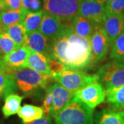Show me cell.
Here are the masks:
<instances>
[{
  "instance_id": "d6986e66",
  "label": "cell",
  "mask_w": 124,
  "mask_h": 124,
  "mask_svg": "<svg viewBox=\"0 0 124 124\" xmlns=\"http://www.w3.org/2000/svg\"><path fill=\"white\" fill-rule=\"evenodd\" d=\"M4 31L13 40L18 48L25 46L26 43L28 34L23 22L14 23L5 29Z\"/></svg>"
},
{
  "instance_id": "7402d4cb",
  "label": "cell",
  "mask_w": 124,
  "mask_h": 124,
  "mask_svg": "<svg viewBox=\"0 0 124 124\" xmlns=\"http://www.w3.org/2000/svg\"><path fill=\"white\" fill-rule=\"evenodd\" d=\"M97 124H124V111H102L98 115Z\"/></svg>"
},
{
  "instance_id": "cb8c5ba5",
  "label": "cell",
  "mask_w": 124,
  "mask_h": 124,
  "mask_svg": "<svg viewBox=\"0 0 124 124\" xmlns=\"http://www.w3.org/2000/svg\"><path fill=\"white\" fill-rule=\"evenodd\" d=\"M106 98L108 103L116 109L124 108V85L106 90Z\"/></svg>"
},
{
  "instance_id": "ffe728a7",
  "label": "cell",
  "mask_w": 124,
  "mask_h": 124,
  "mask_svg": "<svg viewBox=\"0 0 124 124\" xmlns=\"http://www.w3.org/2000/svg\"><path fill=\"white\" fill-rule=\"evenodd\" d=\"M19 117L22 120L23 124H28L44 116L42 108L30 104H25L20 108L18 112Z\"/></svg>"
},
{
  "instance_id": "9a60e30c",
  "label": "cell",
  "mask_w": 124,
  "mask_h": 124,
  "mask_svg": "<svg viewBox=\"0 0 124 124\" xmlns=\"http://www.w3.org/2000/svg\"><path fill=\"white\" fill-rule=\"evenodd\" d=\"M70 26L77 35L86 39H90L95 30L99 26L77 14L72 20Z\"/></svg>"
},
{
  "instance_id": "f546056e",
  "label": "cell",
  "mask_w": 124,
  "mask_h": 124,
  "mask_svg": "<svg viewBox=\"0 0 124 124\" xmlns=\"http://www.w3.org/2000/svg\"><path fill=\"white\" fill-rule=\"evenodd\" d=\"M22 8L28 12H37L41 10V2L40 0H22Z\"/></svg>"
},
{
  "instance_id": "e575fe53",
  "label": "cell",
  "mask_w": 124,
  "mask_h": 124,
  "mask_svg": "<svg viewBox=\"0 0 124 124\" xmlns=\"http://www.w3.org/2000/svg\"><path fill=\"white\" fill-rule=\"evenodd\" d=\"M123 111H124V110H123Z\"/></svg>"
},
{
  "instance_id": "1f68e13d",
  "label": "cell",
  "mask_w": 124,
  "mask_h": 124,
  "mask_svg": "<svg viewBox=\"0 0 124 124\" xmlns=\"http://www.w3.org/2000/svg\"><path fill=\"white\" fill-rule=\"evenodd\" d=\"M50 124V120L49 119V117L46 116H43L42 118L39 119L35 120L34 121H32L31 123H28V124Z\"/></svg>"
},
{
  "instance_id": "4316f807",
  "label": "cell",
  "mask_w": 124,
  "mask_h": 124,
  "mask_svg": "<svg viewBox=\"0 0 124 124\" xmlns=\"http://www.w3.org/2000/svg\"><path fill=\"white\" fill-rule=\"evenodd\" d=\"M106 16L124 15V0H115L105 5Z\"/></svg>"
},
{
  "instance_id": "5bb4252c",
  "label": "cell",
  "mask_w": 124,
  "mask_h": 124,
  "mask_svg": "<svg viewBox=\"0 0 124 124\" xmlns=\"http://www.w3.org/2000/svg\"><path fill=\"white\" fill-rule=\"evenodd\" d=\"M103 28L106 32L110 46H111L116 39L124 31V15H112L106 16Z\"/></svg>"
},
{
  "instance_id": "8fae6325",
  "label": "cell",
  "mask_w": 124,
  "mask_h": 124,
  "mask_svg": "<svg viewBox=\"0 0 124 124\" xmlns=\"http://www.w3.org/2000/svg\"><path fill=\"white\" fill-rule=\"evenodd\" d=\"M66 25L59 19L44 13V17L38 31L49 39L54 41L58 38L65 30Z\"/></svg>"
},
{
  "instance_id": "ba28073f",
  "label": "cell",
  "mask_w": 124,
  "mask_h": 124,
  "mask_svg": "<svg viewBox=\"0 0 124 124\" xmlns=\"http://www.w3.org/2000/svg\"><path fill=\"white\" fill-rule=\"evenodd\" d=\"M78 15L102 26L106 17L105 4L99 0H81Z\"/></svg>"
},
{
  "instance_id": "7c38bea8",
  "label": "cell",
  "mask_w": 124,
  "mask_h": 124,
  "mask_svg": "<svg viewBox=\"0 0 124 124\" xmlns=\"http://www.w3.org/2000/svg\"><path fill=\"white\" fill-rule=\"evenodd\" d=\"M52 43V40L48 39L37 31L28 35L25 46L28 47L31 51L42 54L48 57L50 55Z\"/></svg>"
},
{
  "instance_id": "5b68a950",
  "label": "cell",
  "mask_w": 124,
  "mask_h": 124,
  "mask_svg": "<svg viewBox=\"0 0 124 124\" xmlns=\"http://www.w3.org/2000/svg\"><path fill=\"white\" fill-rule=\"evenodd\" d=\"M99 82L106 90L124 85V59H114L98 70Z\"/></svg>"
},
{
  "instance_id": "f1b7e54d",
  "label": "cell",
  "mask_w": 124,
  "mask_h": 124,
  "mask_svg": "<svg viewBox=\"0 0 124 124\" xmlns=\"http://www.w3.org/2000/svg\"><path fill=\"white\" fill-rule=\"evenodd\" d=\"M42 109H43L44 116L46 117H49V115L51 113L53 109V94L49 88H48L46 91L44 100L43 102Z\"/></svg>"
},
{
  "instance_id": "277c9868",
  "label": "cell",
  "mask_w": 124,
  "mask_h": 124,
  "mask_svg": "<svg viewBox=\"0 0 124 124\" xmlns=\"http://www.w3.org/2000/svg\"><path fill=\"white\" fill-rule=\"evenodd\" d=\"M51 77L58 84L72 93L99 81L97 74L90 75L79 70L66 69L59 73H53Z\"/></svg>"
},
{
  "instance_id": "d590c367",
  "label": "cell",
  "mask_w": 124,
  "mask_h": 124,
  "mask_svg": "<svg viewBox=\"0 0 124 124\" xmlns=\"http://www.w3.org/2000/svg\"><path fill=\"white\" fill-rule=\"evenodd\" d=\"M1 1V0H0V1Z\"/></svg>"
},
{
  "instance_id": "4fadbf2b",
  "label": "cell",
  "mask_w": 124,
  "mask_h": 124,
  "mask_svg": "<svg viewBox=\"0 0 124 124\" xmlns=\"http://www.w3.org/2000/svg\"><path fill=\"white\" fill-rule=\"evenodd\" d=\"M31 50L23 46L6 54L3 58L4 64L8 68L16 70L26 68Z\"/></svg>"
},
{
  "instance_id": "4dcf8cb0",
  "label": "cell",
  "mask_w": 124,
  "mask_h": 124,
  "mask_svg": "<svg viewBox=\"0 0 124 124\" xmlns=\"http://www.w3.org/2000/svg\"><path fill=\"white\" fill-rule=\"evenodd\" d=\"M48 59V66L50 71L53 73H59L63 72L65 70H66V66L60 61L54 59L53 57H47Z\"/></svg>"
},
{
  "instance_id": "603a6c76",
  "label": "cell",
  "mask_w": 124,
  "mask_h": 124,
  "mask_svg": "<svg viewBox=\"0 0 124 124\" xmlns=\"http://www.w3.org/2000/svg\"><path fill=\"white\" fill-rule=\"evenodd\" d=\"M44 17V11L41 10L37 12H29L23 21L28 35L39 30Z\"/></svg>"
},
{
  "instance_id": "d6a6232c",
  "label": "cell",
  "mask_w": 124,
  "mask_h": 124,
  "mask_svg": "<svg viewBox=\"0 0 124 124\" xmlns=\"http://www.w3.org/2000/svg\"><path fill=\"white\" fill-rule=\"evenodd\" d=\"M6 70V66L4 63L3 58L0 56V70Z\"/></svg>"
},
{
  "instance_id": "d4e9b609",
  "label": "cell",
  "mask_w": 124,
  "mask_h": 124,
  "mask_svg": "<svg viewBox=\"0 0 124 124\" xmlns=\"http://www.w3.org/2000/svg\"><path fill=\"white\" fill-rule=\"evenodd\" d=\"M19 48L10 36L4 31H0V56L4 57L6 54Z\"/></svg>"
},
{
  "instance_id": "836d02e7",
  "label": "cell",
  "mask_w": 124,
  "mask_h": 124,
  "mask_svg": "<svg viewBox=\"0 0 124 124\" xmlns=\"http://www.w3.org/2000/svg\"><path fill=\"white\" fill-rule=\"evenodd\" d=\"M100 2H101L103 4H104L106 5L107 4H108V3H110L112 1H115V0H99Z\"/></svg>"
},
{
  "instance_id": "ac0fdd59",
  "label": "cell",
  "mask_w": 124,
  "mask_h": 124,
  "mask_svg": "<svg viewBox=\"0 0 124 124\" xmlns=\"http://www.w3.org/2000/svg\"><path fill=\"white\" fill-rule=\"evenodd\" d=\"M17 88L15 81L13 72L0 70V100L14 93Z\"/></svg>"
},
{
  "instance_id": "44dd1931",
  "label": "cell",
  "mask_w": 124,
  "mask_h": 124,
  "mask_svg": "<svg viewBox=\"0 0 124 124\" xmlns=\"http://www.w3.org/2000/svg\"><path fill=\"white\" fill-rule=\"evenodd\" d=\"M23 97L16 94H10L5 98L4 104L2 107V112L4 117L8 118L10 116L18 113L21 108V103Z\"/></svg>"
},
{
  "instance_id": "6da1fadb",
  "label": "cell",
  "mask_w": 124,
  "mask_h": 124,
  "mask_svg": "<svg viewBox=\"0 0 124 124\" xmlns=\"http://www.w3.org/2000/svg\"><path fill=\"white\" fill-rule=\"evenodd\" d=\"M50 57L62 62L67 69L87 68L93 62L90 39L77 35L68 24L62 35L53 41Z\"/></svg>"
},
{
  "instance_id": "e0dca14e",
  "label": "cell",
  "mask_w": 124,
  "mask_h": 124,
  "mask_svg": "<svg viewBox=\"0 0 124 124\" xmlns=\"http://www.w3.org/2000/svg\"><path fill=\"white\" fill-rule=\"evenodd\" d=\"M26 68L45 75H52L46 56L31 50L28 59Z\"/></svg>"
},
{
  "instance_id": "30bf717a",
  "label": "cell",
  "mask_w": 124,
  "mask_h": 124,
  "mask_svg": "<svg viewBox=\"0 0 124 124\" xmlns=\"http://www.w3.org/2000/svg\"><path fill=\"white\" fill-rule=\"evenodd\" d=\"M53 94V109L51 114L55 117L72 101L75 93H72L61 84L56 83L48 88Z\"/></svg>"
},
{
  "instance_id": "2e32d148",
  "label": "cell",
  "mask_w": 124,
  "mask_h": 124,
  "mask_svg": "<svg viewBox=\"0 0 124 124\" xmlns=\"http://www.w3.org/2000/svg\"><path fill=\"white\" fill-rule=\"evenodd\" d=\"M29 12L21 8L15 10H6L0 12V31H5L14 23L23 22Z\"/></svg>"
},
{
  "instance_id": "9c48e42d",
  "label": "cell",
  "mask_w": 124,
  "mask_h": 124,
  "mask_svg": "<svg viewBox=\"0 0 124 124\" xmlns=\"http://www.w3.org/2000/svg\"><path fill=\"white\" fill-rule=\"evenodd\" d=\"M90 44L93 62L103 61L106 57L110 46L109 39L103 25L99 26L95 30L90 37Z\"/></svg>"
},
{
  "instance_id": "8992f818",
  "label": "cell",
  "mask_w": 124,
  "mask_h": 124,
  "mask_svg": "<svg viewBox=\"0 0 124 124\" xmlns=\"http://www.w3.org/2000/svg\"><path fill=\"white\" fill-rule=\"evenodd\" d=\"M81 0H44V13L59 19L65 24H70L78 14Z\"/></svg>"
},
{
  "instance_id": "484cf974",
  "label": "cell",
  "mask_w": 124,
  "mask_h": 124,
  "mask_svg": "<svg viewBox=\"0 0 124 124\" xmlns=\"http://www.w3.org/2000/svg\"><path fill=\"white\" fill-rule=\"evenodd\" d=\"M110 57L114 59H124V31L111 46Z\"/></svg>"
},
{
  "instance_id": "7a4b0ae2",
  "label": "cell",
  "mask_w": 124,
  "mask_h": 124,
  "mask_svg": "<svg viewBox=\"0 0 124 124\" xmlns=\"http://www.w3.org/2000/svg\"><path fill=\"white\" fill-rule=\"evenodd\" d=\"M13 76L18 88L26 94L46 88L52 78L51 75H45L28 68L14 70Z\"/></svg>"
},
{
  "instance_id": "52a82bcc",
  "label": "cell",
  "mask_w": 124,
  "mask_h": 124,
  "mask_svg": "<svg viewBox=\"0 0 124 124\" xmlns=\"http://www.w3.org/2000/svg\"><path fill=\"white\" fill-rule=\"evenodd\" d=\"M106 99V90L99 81L77 91L72 100L81 102L90 108H94Z\"/></svg>"
},
{
  "instance_id": "3957f363",
  "label": "cell",
  "mask_w": 124,
  "mask_h": 124,
  "mask_svg": "<svg viewBox=\"0 0 124 124\" xmlns=\"http://www.w3.org/2000/svg\"><path fill=\"white\" fill-rule=\"evenodd\" d=\"M93 116L92 108L72 100L54 118L56 124H93Z\"/></svg>"
},
{
  "instance_id": "83f0119b",
  "label": "cell",
  "mask_w": 124,
  "mask_h": 124,
  "mask_svg": "<svg viewBox=\"0 0 124 124\" xmlns=\"http://www.w3.org/2000/svg\"><path fill=\"white\" fill-rule=\"evenodd\" d=\"M22 1V0H1L0 1V12L20 9Z\"/></svg>"
}]
</instances>
